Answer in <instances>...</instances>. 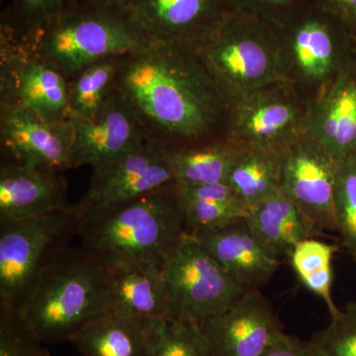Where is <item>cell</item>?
Here are the masks:
<instances>
[{
	"mask_svg": "<svg viewBox=\"0 0 356 356\" xmlns=\"http://www.w3.org/2000/svg\"><path fill=\"white\" fill-rule=\"evenodd\" d=\"M116 88L149 139L168 149L229 137L233 102L196 47L149 42L124 56Z\"/></svg>",
	"mask_w": 356,
	"mask_h": 356,
	"instance_id": "obj_1",
	"label": "cell"
},
{
	"mask_svg": "<svg viewBox=\"0 0 356 356\" xmlns=\"http://www.w3.org/2000/svg\"><path fill=\"white\" fill-rule=\"evenodd\" d=\"M177 184L102 209L83 212L81 248L106 270L137 264L163 266L184 235Z\"/></svg>",
	"mask_w": 356,
	"mask_h": 356,
	"instance_id": "obj_2",
	"label": "cell"
},
{
	"mask_svg": "<svg viewBox=\"0 0 356 356\" xmlns=\"http://www.w3.org/2000/svg\"><path fill=\"white\" fill-rule=\"evenodd\" d=\"M108 304V270L81 247L67 248L40 271L16 311L39 341L58 344L70 343Z\"/></svg>",
	"mask_w": 356,
	"mask_h": 356,
	"instance_id": "obj_3",
	"label": "cell"
},
{
	"mask_svg": "<svg viewBox=\"0 0 356 356\" xmlns=\"http://www.w3.org/2000/svg\"><path fill=\"white\" fill-rule=\"evenodd\" d=\"M151 41L128 7L83 8L67 4L24 46L70 79L89 65L128 55Z\"/></svg>",
	"mask_w": 356,
	"mask_h": 356,
	"instance_id": "obj_4",
	"label": "cell"
},
{
	"mask_svg": "<svg viewBox=\"0 0 356 356\" xmlns=\"http://www.w3.org/2000/svg\"><path fill=\"white\" fill-rule=\"evenodd\" d=\"M285 81L315 102L355 62V37L313 0H303L274 23Z\"/></svg>",
	"mask_w": 356,
	"mask_h": 356,
	"instance_id": "obj_5",
	"label": "cell"
},
{
	"mask_svg": "<svg viewBox=\"0 0 356 356\" xmlns=\"http://www.w3.org/2000/svg\"><path fill=\"white\" fill-rule=\"evenodd\" d=\"M196 49L233 104L259 89L286 81L273 24L252 14L234 11Z\"/></svg>",
	"mask_w": 356,
	"mask_h": 356,
	"instance_id": "obj_6",
	"label": "cell"
},
{
	"mask_svg": "<svg viewBox=\"0 0 356 356\" xmlns=\"http://www.w3.org/2000/svg\"><path fill=\"white\" fill-rule=\"evenodd\" d=\"M83 210L69 205L0 224V307L17 308L40 271L79 236Z\"/></svg>",
	"mask_w": 356,
	"mask_h": 356,
	"instance_id": "obj_7",
	"label": "cell"
},
{
	"mask_svg": "<svg viewBox=\"0 0 356 356\" xmlns=\"http://www.w3.org/2000/svg\"><path fill=\"white\" fill-rule=\"evenodd\" d=\"M170 318L201 324L238 301L241 286L201 245L184 232L163 266Z\"/></svg>",
	"mask_w": 356,
	"mask_h": 356,
	"instance_id": "obj_8",
	"label": "cell"
},
{
	"mask_svg": "<svg viewBox=\"0 0 356 356\" xmlns=\"http://www.w3.org/2000/svg\"><path fill=\"white\" fill-rule=\"evenodd\" d=\"M310 100L280 81L234 103L228 136L245 147L283 152L303 137Z\"/></svg>",
	"mask_w": 356,
	"mask_h": 356,
	"instance_id": "obj_9",
	"label": "cell"
},
{
	"mask_svg": "<svg viewBox=\"0 0 356 356\" xmlns=\"http://www.w3.org/2000/svg\"><path fill=\"white\" fill-rule=\"evenodd\" d=\"M0 93V104L17 105L49 121L70 119L67 77L2 30Z\"/></svg>",
	"mask_w": 356,
	"mask_h": 356,
	"instance_id": "obj_10",
	"label": "cell"
},
{
	"mask_svg": "<svg viewBox=\"0 0 356 356\" xmlns=\"http://www.w3.org/2000/svg\"><path fill=\"white\" fill-rule=\"evenodd\" d=\"M175 184L170 149L147 140L92 168L88 191L77 204L86 213L127 202Z\"/></svg>",
	"mask_w": 356,
	"mask_h": 356,
	"instance_id": "obj_11",
	"label": "cell"
},
{
	"mask_svg": "<svg viewBox=\"0 0 356 356\" xmlns=\"http://www.w3.org/2000/svg\"><path fill=\"white\" fill-rule=\"evenodd\" d=\"M0 140L9 163L58 172L72 168L70 118L49 121L17 105L0 104Z\"/></svg>",
	"mask_w": 356,
	"mask_h": 356,
	"instance_id": "obj_12",
	"label": "cell"
},
{
	"mask_svg": "<svg viewBox=\"0 0 356 356\" xmlns=\"http://www.w3.org/2000/svg\"><path fill=\"white\" fill-rule=\"evenodd\" d=\"M337 165L316 143L304 136L281 153V193L322 231L337 232Z\"/></svg>",
	"mask_w": 356,
	"mask_h": 356,
	"instance_id": "obj_13",
	"label": "cell"
},
{
	"mask_svg": "<svg viewBox=\"0 0 356 356\" xmlns=\"http://www.w3.org/2000/svg\"><path fill=\"white\" fill-rule=\"evenodd\" d=\"M70 118L74 128L72 168L88 165L92 170L152 140L139 116L117 88L95 116Z\"/></svg>",
	"mask_w": 356,
	"mask_h": 356,
	"instance_id": "obj_14",
	"label": "cell"
},
{
	"mask_svg": "<svg viewBox=\"0 0 356 356\" xmlns=\"http://www.w3.org/2000/svg\"><path fill=\"white\" fill-rule=\"evenodd\" d=\"M214 356H262L283 332L261 290H248L228 310L201 323Z\"/></svg>",
	"mask_w": 356,
	"mask_h": 356,
	"instance_id": "obj_15",
	"label": "cell"
},
{
	"mask_svg": "<svg viewBox=\"0 0 356 356\" xmlns=\"http://www.w3.org/2000/svg\"><path fill=\"white\" fill-rule=\"evenodd\" d=\"M128 8L152 41L194 47L235 11L232 0H131Z\"/></svg>",
	"mask_w": 356,
	"mask_h": 356,
	"instance_id": "obj_16",
	"label": "cell"
},
{
	"mask_svg": "<svg viewBox=\"0 0 356 356\" xmlns=\"http://www.w3.org/2000/svg\"><path fill=\"white\" fill-rule=\"evenodd\" d=\"M304 137L337 163L356 152V64L348 65L311 102Z\"/></svg>",
	"mask_w": 356,
	"mask_h": 356,
	"instance_id": "obj_17",
	"label": "cell"
},
{
	"mask_svg": "<svg viewBox=\"0 0 356 356\" xmlns=\"http://www.w3.org/2000/svg\"><path fill=\"white\" fill-rule=\"evenodd\" d=\"M67 182L58 172L4 161L0 166V224L67 207Z\"/></svg>",
	"mask_w": 356,
	"mask_h": 356,
	"instance_id": "obj_18",
	"label": "cell"
},
{
	"mask_svg": "<svg viewBox=\"0 0 356 356\" xmlns=\"http://www.w3.org/2000/svg\"><path fill=\"white\" fill-rule=\"evenodd\" d=\"M193 236L217 264L247 290L261 289L280 266V261L262 247L245 218Z\"/></svg>",
	"mask_w": 356,
	"mask_h": 356,
	"instance_id": "obj_19",
	"label": "cell"
},
{
	"mask_svg": "<svg viewBox=\"0 0 356 356\" xmlns=\"http://www.w3.org/2000/svg\"><path fill=\"white\" fill-rule=\"evenodd\" d=\"M109 273V313L140 322L170 318L163 266L137 264Z\"/></svg>",
	"mask_w": 356,
	"mask_h": 356,
	"instance_id": "obj_20",
	"label": "cell"
},
{
	"mask_svg": "<svg viewBox=\"0 0 356 356\" xmlns=\"http://www.w3.org/2000/svg\"><path fill=\"white\" fill-rule=\"evenodd\" d=\"M245 220L262 247L278 261L289 259L300 242L322 232L280 191L248 208Z\"/></svg>",
	"mask_w": 356,
	"mask_h": 356,
	"instance_id": "obj_21",
	"label": "cell"
},
{
	"mask_svg": "<svg viewBox=\"0 0 356 356\" xmlns=\"http://www.w3.org/2000/svg\"><path fill=\"white\" fill-rule=\"evenodd\" d=\"M154 323L107 312L83 325L70 343L83 356H146Z\"/></svg>",
	"mask_w": 356,
	"mask_h": 356,
	"instance_id": "obj_22",
	"label": "cell"
},
{
	"mask_svg": "<svg viewBox=\"0 0 356 356\" xmlns=\"http://www.w3.org/2000/svg\"><path fill=\"white\" fill-rule=\"evenodd\" d=\"M245 146L221 138L170 149V161L177 185L226 182L232 168Z\"/></svg>",
	"mask_w": 356,
	"mask_h": 356,
	"instance_id": "obj_23",
	"label": "cell"
},
{
	"mask_svg": "<svg viewBox=\"0 0 356 356\" xmlns=\"http://www.w3.org/2000/svg\"><path fill=\"white\" fill-rule=\"evenodd\" d=\"M281 153L245 147L227 182L248 208L280 191Z\"/></svg>",
	"mask_w": 356,
	"mask_h": 356,
	"instance_id": "obj_24",
	"label": "cell"
},
{
	"mask_svg": "<svg viewBox=\"0 0 356 356\" xmlns=\"http://www.w3.org/2000/svg\"><path fill=\"white\" fill-rule=\"evenodd\" d=\"M123 57L103 58L70 77V117L90 118L105 106L116 90Z\"/></svg>",
	"mask_w": 356,
	"mask_h": 356,
	"instance_id": "obj_25",
	"label": "cell"
},
{
	"mask_svg": "<svg viewBox=\"0 0 356 356\" xmlns=\"http://www.w3.org/2000/svg\"><path fill=\"white\" fill-rule=\"evenodd\" d=\"M146 356H214L200 324L165 318L153 325Z\"/></svg>",
	"mask_w": 356,
	"mask_h": 356,
	"instance_id": "obj_26",
	"label": "cell"
},
{
	"mask_svg": "<svg viewBox=\"0 0 356 356\" xmlns=\"http://www.w3.org/2000/svg\"><path fill=\"white\" fill-rule=\"evenodd\" d=\"M70 0H14L1 30L15 41L30 44L56 16L62 13Z\"/></svg>",
	"mask_w": 356,
	"mask_h": 356,
	"instance_id": "obj_27",
	"label": "cell"
},
{
	"mask_svg": "<svg viewBox=\"0 0 356 356\" xmlns=\"http://www.w3.org/2000/svg\"><path fill=\"white\" fill-rule=\"evenodd\" d=\"M334 209L341 243L356 264V152L337 163Z\"/></svg>",
	"mask_w": 356,
	"mask_h": 356,
	"instance_id": "obj_28",
	"label": "cell"
},
{
	"mask_svg": "<svg viewBox=\"0 0 356 356\" xmlns=\"http://www.w3.org/2000/svg\"><path fill=\"white\" fill-rule=\"evenodd\" d=\"M180 200L184 210L185 232L192 236L222 228L243 219L248 213V206L243 204L192 200L182 197Z\"/></svg>",
	"mask_w": 356,
	"mask_h": 356,
	"instance_id": "obj_29",
	"label": "cell"
},
{
	"mask_svg": "<svg viewBox=\"0 0 356 356\" xmlns=\"http://www.w3.org/2000/svg\"><path fill=\"white\" fill-rule=\"evenodd\" d=\"M318 356H356V302H350L310 341Z\"/></svg>",
	"mask_w": 356,
	"mask_h": 356,
	"instance_id": "obj_30",
	"label": "cell"
},
{
	"mask_svg": "<svg viewBox=\"0 0 356 356\" xmlns=\"http://www.w3.org/2000/svg\"><path fill=\"white\" fill-rule=\"evenodd\" d=\"M26 327L16 308L0 307V356H51Z\"/></svg>",
	"mask_w": 356,
	"mask_h": 356,
	"instance_id": "obj_31",
	"label": "cell"
},
{
	"mask_svg": "<svg viewBox=\"0 0 356 356\" xmlns=\"http://www.w3.org/2000/svg\"><path fill=\"white\" fill-rule=\"evenodd\" d=\"M339 248L316 238L302 241L293 250L290 264L300 280L306 276L332 266V259Z\"/></svg>",
	"mask_w": 356,
	"mask_h": 356,
	"instance_id": "obj_32",
	"label": "cell"
},
{
	"mask_svg": "<svg viewBox=\"0 0 356 356\" xmlns=\"http://www.w3.org/2000/svg\"><path fill=\"white\" fill-rule=\"evenodd\" d=\"M303 0H232L235 10L252 14L274 24Z\"/></svg>",
	"mask_w": 356,
	"mask_h": 356,
	"instance_id": "obj_33",
	"label": "cell"
},
{
	"mask_svg": "<svg viewBox=\"0 0 356 356\" xmlns=\"http://www.w3.org/2000/svg\"><path fill=\"white\" fill-rule=\"evenodd\" d=\"M177 191L180 197L185 199L245 205L227 181L197 185L177 184Z\"/></svg>",
	"mask_w": 356,
	"mask_h": 356,
	"instance_id": "obj_34",
	"label": "cell"
},
{
	"mask_svg": "<svg viewBox=\"0 0 356 356\" xmlns=\"http://www.w3.org/2000/svg\"><path fill=\"white\" fill-rule=\"evenodd\" d=\"M332 280H334L332 266L322 269V270L306 276L303 280H300L307 289L310 290L325 302L331 316L336 315L339 311L332 299Z\"/></svg>",
	"mask_w": 356,
	"mask_h": 356,
	"instance_id": "obj_35",
	"label": "cell"
},
{
	"mask_svg": "<svg viewBox=\"0 0 356 356\" xmlns=\"http://www.w3.org/2000/svg\"><path fill=\"white\" fill-rule=\"evenodd\" d=\"M262 356H318L309 341L290 336L284 332L280 334Z\"/></svg>",
	"mask_w": 356,
	"mask_h": 356,
	"instance_id": "obj_36",
	"label": "cell"
},
{
	"mask_svg": "<svg viewBox=\"0 0 356 356\" xmlns=\"http://www.w3.org/2000/svg\"><path fill=\"white\" fill-rule=\"evenodd\" d=\"M325 11L341 21L356 37V0H313Z\"/></svg>",
	"mask_w": 356,
	"mask_h": 356,
	"instance_id": "obj_37",
	"label": "cell"
},
{
	"mask_svg": "<svg viewBox=\"0 0 356 356\" xmlns=\"http://www.w3.org/2000/svg\"><path fill=\"white\" fill-rule=\"evenodd\" d=\"M131 0H70L69 4L83 8L96 7H129Z\"/></svg>",
	"mask_w": 356,
	"mask_h": 356,
	"instance_id": "obj_38",
	"label": "cell"
},
{
	"mask_svg": "<svg viewBox=\"0 0 356 356\" xmlns=\"http://www.w3.org/2000/svg\"><path fill=\"white\" fill-rule=\"evenodd\" d=\"M353 56H355V63L356 64V37H355V44H353Z\"/></svg>",
	"mask_w": 356,
	"mask_h": 356,
	"instance_id": "obj_39",
	"label": "cell"
}]
</instances>
